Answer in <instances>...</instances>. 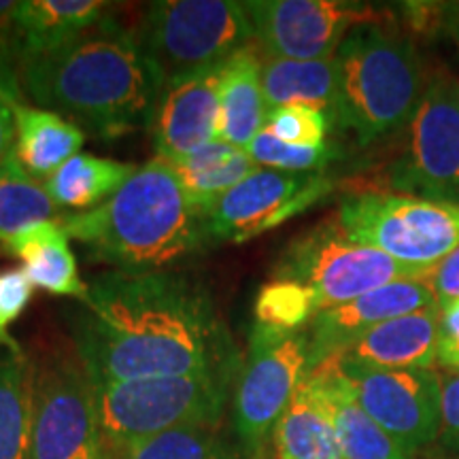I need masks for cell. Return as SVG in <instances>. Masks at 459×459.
Returning a JSON list of instances; mask_svg holds the SVG:
<instances>
[{"label": "cell", "instance_id": "obj_14", "mask_svg": "<svg viewBox=\"0 0 459 459\" xmlns=\"http://www.w3.org/2000/svg\"><path fill=\"white\" fill-rule=\"evenodd\" d=\"M368 415L412 457L440 436V375L385 370L332 358Z\"/></svg>", "mask_w": 459, "mask_h": 459}, {"label": "cell", "instance_id": "obj_33", "mask_svg": "<svg viewBox=\"0 0 459 459\" xmlns=\"http://www.w3.org/2000/svg\"><path fill=\"white\" fill-rule=\"evenodd\" d=\"M26 102L17 65L0 39V166L15 152V107Z\"/></svg>", "mask_w": 459, "mask_h": 459}, {"label": "cell", "instance_id": "obj_38", "mask_svg": "<svg viewBox=\"0 0 459 459\" xmlns=\"http://www.w3.org/2000/svg\"><path fill=\"white\" fill-rule=\"evenodd\" d=\"M445 28L459 45V3H449L445 7Z\"/></svg>", "mask_w": 459, "mask_h": 459}, {"label": "cell", "instance_id": "obj_24", "mask_svg": "<svg viewBox=\"0 0 459 459\" xmlns=\"http://www.w3.org/2000/svg\"><path fill=\"white\" fill-rule=\"evenodd\" d=\"M170 164L200 215H204L223 194L260 169L247 149L223 141L209 143L198 152Z\"/></svg>", "mask_w": 459, "mask_h": 459}, {"label": "cell", "instance_id": "obj_10", "mask_svg": "<svg viewBox=\"0 0 459 459\" xmlns=\"http://www.w3.org/2000/svg\"><path fill=\"white\" fill-rule=\"evenodd\" d=\"M30 459H108L94 383L68 353L34 366Z\"/></svg>", "mask_w": 459, "mask_h": 459}, {"label": "cell", "instance_id": "obj_1", "mask_svg": "<svg viewBox=\"0 0 459 459\" xmlns=\"http://www.w3.org/2000/svg\"><path fill=\"white\" fill-rule=\"evenodd\" d=\"M71 336L94 385L243 366L209 287L179 271L96 274Z\"/></svg>", "mask_w": 459, "mask_h": 459}, {"label": "cell", "instance_id": "obj_37", "mask_svg": "<svg viewBox=\"0 0 459 459\" xmlns=\"http://www.w3.org/2000/svg\"><path fill=\"white\" fill-rule=\"evenodd\" d=\"M429 283L438 304L459 300V247L436 264L429 274Z\"/></svg>", "mask_w": 459, "mask_h": 459}, {"label": "cell", "instance_id": "obj_9", "mask_svg": "<svg viewBox=\"0 0 459 459\" xmlns=\"http://www.w3.org/2000/svg\"><path fill=\"white\" fill-rule=\"evenodd\" d=\"M336 221L349 238L417 268H434L459 247V204L453 203L361 192L342 200Z\"/></svg>", "mask_w": 459, "mask_h": 459}, {"label": "cell", "instance_id": "obj_11", "mask_svg": "<svg viewBox=\"0 0 459 459\" xmlns=\"http://www.w3.org/2000/svg\"><path fill=\"white\" fill-rule=\"evenodd\" d=\"M400 196L459 204V83L436 77L409 124V147L389 170Z\"/></svg>", "mask_w": 459, "mask_h": 459}, {"label": "cell", "instance_id": "obj_27", "mask_svg": "<svg viewBox=\"0 0 459 459\" xmlns=\"http://www.w3.org/2000/svg\"><path fill=\"white\" fill-rule=\"evenodd\" d=\"M273 459H344L328 412L304 383L274 428Z\"/></svg>", "mask_w": 459, "mask_h": 459}, {"label": "cell", "instance_id": "obj_36", "mask_svg": "<svg viewBox=\"0 0 459 459\" xmlns=\"http://www.w3.org/2000/svg\"><path fill=\"white\" fill-rule=\"evenodd\" d=\"M436 361L445 372H459V300L440 304Z\"/></svg>", "mask_w": 459, "mask_h": 459}, {"label": "cell", "instance_id": "obj_6", "mask_svg": "<svg viewBox=\"0 0 459 459\" xmlns=\"http://www.w3.org/2000/svg\"><path fill=\"white\" fill-rule=\"evenodd\" d=\"M307 377V332L255 324L232 394V432L245 459H268L274 428Z\"/></svg>", "mask_w": 459, "mask_h": 459}, {"label": "cell", "instance_id": "obj_34", "mask_svg": "<svg viewBox=\"0 0 459 459\" xmlns=\"http://www.w3.org/2000/svg\"><path fill=\"white\" fill-rule=\"evenodd\" d=\"M34 285L22 268L0 273V347H13L17 344L9 336V328L20 319L30 304Z\"/></svg>", "mask_w": 459, "mask_h": 459}, {"label": "cell", "instance_id": "obj_30", "mask_svg": "<svg viewBox=\"0 0 459 459\" xmlns=\"http://www.w3.org/2000/svg\"><path fill=\"white\" fill-rule=\"evenodd\" d=\"M254 311L255 324L287 332H300L319 313L311 287L281 279L271 281L257 291Z\"/></svg>", "mask_w": 459, "mask_h": 459}, {"label": "cell", "instance_id": "obj_16", "mask_svg": "<svg viewBox=\"0 0 459 459\" xmlns=\"http://www.w3.org/2000/svg\"><path fill=\"white\" fill-rule=\"evenodd\" d=\"M226 62L164 83L152 124L158 158L175 162L217 141L220 79Z\"/></svg>", "mask_w": 459, "mask_h": 459}, {"label": "cell", "instance_id": "obj_32", "mask_svg": "<svg viewBox=\"0 0 459 459\" xmlns=\"http://www.w3.org/2000/svg\"><path fill=\"white\" fill-rule=\"evenodd\" d=\"M266 130L290 145L319 147L328 143L332 122L325 113L313 107H281L266 115Z\"/></svg>", "mask_w": 459, "mask_h": 459}, {"label": "cell", "instance_id": "obj_4", "mask_svg": "<svg viewBox=\"0 0 459 459\" xmlns=\"http://www.w3.org/2000/svg\"><path fill=\"white\" fill-rule=\"evenodd\" d=\"M387 17L355 26L336 51L334 128L351 132L359 147L409 126L426 91L415 45L389 24Z\"/></svg>", "mask_w": 459, "mask_h": 459}, {"label": "cell", "instance_id": "obj_29", "mask_svg": "<svg viewBox=\"0 0 459 459\" xmlns=\"http://www.w3.org/2000/svg\"><path fill=\"white\" fill-rule=\"evenodd\" d=\"M117 459H245L237 440L217 428H179L126 446Z\"/></svg>", "mask_w": 459, "mask_h": 459}, {"label": "cell", "instance_id": "obj_19", "mask_svg": "<svg viewBox=\"0 0 459 459\" xmlns=\"http://www.w3.org/2000/svg\"><path fill=\"white\" fill-rule=\"evenodd\" d=\"M440 304L372 328L341 358L385 370H432L438 349Z\"/></svg>", "mask_w": 459, "mask_h": 459}, {"label": "cell", "instance_id": "obj_20", "mask_svg": "<svg viewBox=\"0 0 459 459\" xmlns=\"http://www.w3.org/2000/svg\"><path fill=\"white\" fill-rule=\"evenodd\" d=\"M262 60L260 48L251 43L223 65L217 141L247 149L266 128L268 111L262 90Z\"/></svg>", "mask_w": 459, "mask_h": 459}, {"label": "cell", "instance_id": "obj_25", "mask_svg": "<svg viewBox=\"0 0 459 459\" xmlns=\"http://www.w3.org/2000/svg\"><path fill=\"white\" fill-rule=\"evenodd\" d=\"M34 366L20 344L0 347V459H30Z\"/></svg>", "mask_w": 459, "mask_h": 459}, {"label": "cell", "instance_id": "obj_12", "mask_svg": "<svg viewBox=\"0 0 459 459\" xmlns=\"http://www.w3.org/2000/svg\"><path fill=\"white\" fill-rule=\"evenodd\" d=\"M245 9L262 56L279 60H325L355 26L387 17L347 0H251Z\"/></svg>", "mask_w": 459, "mask_h": 459}, {"label": "cell", "instance_id": "obj_2", "mask_svg": "<svg viewBox=\"0 0 459 459\" xmlns=\"http://www.w3.org/2000/svg\"><path fill=\"white\" fill-rule=\"evenodd\" d=\"M17 74L28 100L99 139L152 128L166 82L136 28L111 11L73 41L17 66Z\"/></svg>", "mask_w": 459, "mask_h": 459}, {"label": "cell", "instance_id": "obj_15", "mask_svg": "<svg viewBox=\"0 0 459 459\" xmlns=\"http://www.w3.org/2000/svg\"><path fill=\"white\" fill-rule=\"evenodd\" d=\"M438 304L429 277L398 279L375 291L321 311L308 324V375L351 349L361 336L389 319Z\"/></svg>", "mask_w": 459, "mask_h": 459}, {"label": "cell", "instance_id": "obj_26", "mask_svg": "<svg viewBox=\"0 0 459 459\" xmlns=\"http://www.w3.org/2000/svg\"><path fill=\"white\" fill-rule=\"evenodd\" d=\"M136 170L139 166L134 164L77 153L45 181V187L57 209L90 211L113 198Z\"/></svg>", "mask_w": 459, "mask_h": 459}, {"label": "cell", "instance_id": "obj_7", "mask_svg": "<svg viewBox=\"0 0 459 459\" xmlns=\"http://www.w3.org/2000/svg\"><path fill=\"white\" fill-rule=\"evenodd\" d=\"M136 34L166 82L221 65L255 43L245 3L230 0L149 3Z\"/></svg>", "mask_w": 459, "mask_h": 459}, {"label": "cell", "instance_id": "obj_39", "mask_svg": "<svg viewBox=\"0 0 459 459\" xmlns=\"http://www.w3.org/2000/svg\"><path fill=\"white\" fill-rule=\"evenodd\" d=\"M15 4L17 3H13V0H0V28L4 26V22H7L9 15L13 13Z\"/></svg>", "mask_w": 459, "mask_h": 459}, {"label": "cell", "instance_id": "obj_13", "mask_svg": "<svg viewBox=\"0 0 459 459\" xmlns=\"http://www.w3.org/2000/svg\"><path fill=\"white\" fill-rule=\"evenodd\" d=\"M334 181L324 170L283 172L257 169L203 215L211 243H247L283 226L330 196Z\"/></svg>", "mask_w": 459, "mask_h": 459}, {"label": "cell", "instance_id": "obj_5", "mask_svg": "<svg viewBox=\"0 0 459 459\" xmlns=\"http://www.w3.org/2000/svg\"><path fill=\"white\" fill-rule=\"evenodd\" d=\"M240 368L94 385L108 457L170 429L221 426Z\"/></svg>", "mask_w": 459, "mask_h": 459}, {"label": "cell", "instance_id": "obj_3", "mask_svg": "<svg viewBox=\"0 0 459 459\" xmlns=\"http://www.w3.org/2000/svg\"><path fill=\"white\" fill-rule=\"evenodd\" d=\"M60 223L91 260L124 273L172 271L213 245L177 170L158 156L105 204L62 215Z\"/></svg>", "mask_w": 459, "mask_h": 459}, {"label": "cell", "instance_id": "obj_31", "mask_svg": "<svg viewBox=\"0 0 459 459\" xmlns=\"http://www.w3.org/2000/svg\"><path fill=\"white\" fill-rule=\"evenodd\" d=\"M247 152L262 169L283 172H319L330 162H334L336 158H341V147L336 143L328 141L319 147L290 145V143L279 141L266 128L251 141Z\"/></svg>", "mask_w": 459, "mask_h": 459}, {"label": "cell", "instance_id": "obj_35", "mask_svg": "<svg viewBox=\"0 0 459 459\" xmlns=\"http://www.w3.org/2000/svg\"><path fill=\"white\" fill-rule=\"evenodd\" d=\"M440 443L459 453V372L440 375Z\"/></svg>", "mask_w": 459, "mask_h": 459}, {"label": "cell", "instance_id": "obj_23", "mask_svg": "<svg viewBox=\"0 0 459 459\" xmlns=\"http://www.w3.org/2000/svg\"><path fill=\"white\" fill-rule=\"evenodd\" d=\"M83 145L85 132L62 115L28 102L15 107V158L37 181H48Z\"/></svg>", "mask_w": 459, "mask_h": 459}, {"label": "cell", "instance_id": "obj_18", "mask_svg": "<svg viewBox=\"0 0 459 459\" xmlns=\"http://www.w3.org/2000/svg\"><path fill=\"white\" fill-rule=\"evenodd\" d=\"M304 385L328 412L344 459H415L361 409L334 359L313 370Z\"/></svg>", "mask_w": 459, "mask_h": 459}, {"label": "cell", "instance_id": "obj_8", "mask_svg": "<svg viewBox=\"0 0 459 459\" xmlns=\"http://www.w3.org/2000/svg\"><path fill=\"white\" fill-rule=\"evenodd\" d=\"M432 271L409 266L375 247L361 245L344 234L341 223L330 220L287 245L274 266V279L311 287L321 313L398 279L429 277Z\"/></svg>", "mask_w": 459, "mask_h": 459}, {"label": "cell", "instance_id": "obj_21", "mask_svg": "<svg viewBox=\"0 0 459 459\" xmlns=\"http://www.w3.org/2000/svg\"><path fill=\"white\" fill-rule=\"evenodd\" d=\"M68 238L71 237L60 220L41 221L3 240V247L11 255L20 257L24 264L22 271L34 287H41L49 294L77 298L79 302H85L90 290L88 283L79 277L77 260H74Z\"/></svg>", "mask_w": 459, "mask_h": 459}, {"label": "cell", "instance_id": "obj_22", "mask_svg": "<svg viewBox=\"0 0 459 459\" xmlns=\"http://www.w3.org/2000/svg\"><path fill=\"white\" fill-rule=\"evenodd\" d=\"M264 57V56H262ZM262 90L266 111L281 107H313L330 117L332 128L338 115V62L325 60H262Z\"/></svg>", "mask_w": 459, "mask_h": 459}, {"label": "cell", "instance_id": "obj_17", "mask_svg": "<svg viewBox=\"0 0 459 459\" xmlns=\"http://www.w3.org/2000/svg\"><path fill=\"white\" fill-rule=\"evenodd\" d=\"M108 7L102 0H22L0 28V39L20 66L90 30Z\"/></svg>", "mask_w": 459, "mask_h": 459}, {"label": "cell", "instance_id": "obj_28", "mask_svg": "<svg viewBox=\"0 0 459 459\" xmlns=\"http://www.w3.org/2000/svg\"><path fill=\"white\" fill-rule=\"evenodd\" d=\"M62 220L45 183L17 162L15 152L0 166V243L41 221Z\"/></svg>", "mask_w": 459, "mask_h": 459}]
</instances>
